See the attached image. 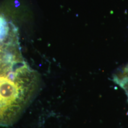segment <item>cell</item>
Instances as JSON below:
<instances>
[{
	"mask_svg": "<svg viewBox=\"0 0 128 128\" xmlns=\"http://www.w3.org/2000/svg\"></svg>",
	"mask_w": 128,
	"mask_h": 128,
	"instance_id": "7a4b0ae2",
	"label": "cell"
},
{
	"mask_svg": "<svg viewBox=\"0 0 128 128\" xmlns=\"http://www.w3.org/2000/svg\"><path fill=\"white\" fill-rule=\"evenodd\" d=\"M34 80L33 71L24 61L0 73V124L8 123L19 113Z\"/></svg>",
	"mask_w": 128,
	"mask_h": 128,
	"instance_id": "6da1fadb",
	"label": "cell"
}]
</instances>
